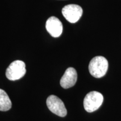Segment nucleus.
I'll list each match as a JSON object with an SVG mask.
<instances>
[{"instance_id": "39448f33", "label": "nucleus", "mask_w": 121, "mask_h": 121, "mask_svg": "<svg viewBox=\"0 0 121 121\" xmlns=\"http://www.w3.org/2000/svg\"><path fill=\"white\" fill-rule=\"evenodd\" d=\"M82 9L79 5L70 4L65 6L62 10V13L68 22L75 23L78 22L82 15Z\"/></svg>"}, {"instance_id": "6e6552de", "label": "nucleus", "mask_w": 121, "mask_h": 121, "mask_svg": "<svg viewBox=\"0 0 121 121\" xmlns=\"http://www.w3.org/2000/svg\"><path fill=\"white\" fill-rule=\"evenodd\" d=\"M12 107V103L9 95L5 91L0 89V110L5 112L10 110Z\"/></svg>"}, {"instance_id": "f257e3e1", "label": "nucleus", "mask_w": 121, "mask_h": 121, "mask_svg": "<svg viewBox=\"0 0 121 121\" xmlns=\"http://www.w3.org/2000/svg\"><path fill=\"white\" fill-rule=\"evenodd\" d=\"M108 69V60L105 57L96 56L91 60L89 65V70L94 78H100L107 73Z\"/></svg>"}, {"instance_id": "20e7f679", "label": "nucleus", "mask_w": 121, "mask_h": 121, "mask_svg": "<svg viewBox=\"0 0 121 121\" xmlns=\"http://www.w3.org/2000/svg\"><path fill=\"white\" fill-rule=\"evenodd\" d=\"M47 105L50 111L57 116L64 117L67 115V109L60 98L55 95H50L47 99Z\"/></svg>"}, {"instance_id": "0eeeda50", "label": "nucleus", "mask_w": 121, "mask_h": 121, "mask_svg": "<svg viewBox=\"0 0 121 121\" xmlns=\"http://www.w3.org/2000/svg\"><path fill=\"white\" fill-rule=\"evenodd\" d=\"M78 79V73L75 69L69 67L66 69L60 81V85L63 88L69 89L75 85Z\"/></svg>"}, {"instance_id": "f03ea898", "label": "nucleus", "mask_w": 121, "mask_h": 121, "mask_svg": "<svg viewBox=\"0 0 121 121\" xmlns=\"http://www.w3.org/2000/svg\"><path fill=\"white\" fill-rule=\"evenodd\" d=\"M103 102V96L98 91H91L86 95L84 100V107L87 112L95 111L102 105Z\"/></svg>"}, {"instance_id": "7ed1b4c3", "label": "nucleus", "mask_w": 121, "mask_h": 121, "mask_svg": "<svg viewBox=\"0 0 121 121\" xmlns=\"http://www.w3.org/2000/svg\"><path fill=\"white\" fill-rule=\"evenodd\" d=\"M26 73V66L22 60H16L12 62L7 67L6 76L9 80L15 81L20 79Z\"/></svg>"}, {"instance_id": "423d86ee", "label": "nucleus", "mask_w": 121, "mask_h": 121, "mask_svg": "<svg viewBox=\"0 0 121 121\" xmlns=\"http://www.w3.org/2000/svg\"><path fill=\"white\" fill-rule=\"evenodd\" d=\"M45 28L48 32L53 37H59L62 33V24L58 18L54 16L49 17L47 20Z\"/></svg>"}]
</instances>
